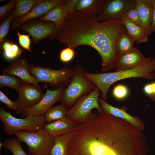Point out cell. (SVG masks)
I'll return each mask as SVG.
<instances>
[{"label":"cell","instance_id":"cell-40","mask_svg":"<svg viewBox=\"0 0 155 155\" xmlns=\"http://www.w3.org/2000/svg\"><path fill=\"white\" fill-rule=\"evenodd\" d=\"M3 147V143L2 142H0V149L1 150L2 148Z\"/></svg>","mask_w":155,"mask_h":155},{"label":"cell","instance_id":"cell-4","mask_svg":"<svg viewBox=\"0 0 155 155\" xmlns=\"http://www.w3.org/2000/svg\"><path fill=\"white\" fill-rule=\"evenodd\" d=\"M0 119L5 133L11 135L21 131H33L44 128L46 124L44 115L28 116L23 118L13 116L3 107H0Z\"/></svg>","mask_w":155,"mask_h":155},{"label":"cell","instance_id":"cell-15","mask_svg":"<svg viewBox=\"0 0 155 155\" xmlns=\"http://www.w3.org/2000/svg\"><path fill=\"white\" fill-rule=\"evenodd\" d=\"M148 59L140 51L134 47L130 51L119 55L115 68L116 71L132 69L141 65Z\"/></svg>","mask_w":155,"mask_h":155},{"label":"cell","instance_id":"cell-12","mask_svg":"<svg viewBox=\"0 0 155 155\" xmlns=\"http://www.w3.org/2000/svg\"><path fill=\"white\" fill-rule=\"evenodd\" d=\"M63 89L62 87L53 90L47 89L41 100L36 104L24 110L21 115L28 116L44 115L55 103L61 100Z\"/></svg>","mask_w":155,"mask_h":155},{"label":"cell","instance_id":"cell-7","mask_svg":"<svg viewBox=\"0 0 155 155\" xmlns=\"http://www.w3.org/2000/svg\"><path fill=\"white\" fill-rule=\"evenodd\" d=\"M100 94V90L96 87L90 93L79 98L74 105L68 110L67 117L78 124L93 118L96 115L92 113L93 109L96 108L99 112L102 111L99 102Z\"/></svg>","mask_w":155,"mask_h":155},{"label":"cell","instance_id":"cell-14","mask_svg":"<svg viewBox=\"0 0 155 155\" xmlns=\"http://www.w3.org/2000/svg\"><path fill=\"white\" fill-rule=\"evenodd\" d=\"M29 64L26 59L21 58L12 62L7 67L4 69L2 73L18 77L26 83L38 85L39 82L37 78L31 75Z\"/></svg>","mask_w":155,"mask_h":155},{"label":"cell","instance_id":"cell-22","mask_svg":"<svg viewBox=\"0 0 155 155\" xmlns=\"http://www.w3.org/2000/svg\"><path fill=\"white\" fill-rule=\"evenodd\" d=\"M72 134V132L54 137V143L49 154L67 155L68 143Z\"/></svg>","mask_w":155,"mask_h":155},{"label":"cell","instance_id":"cell-33","mask_svg":"<svg viewBox=\"0 0 155 155\" xmlns=\"http://www.w3.org/2000/svg\"><path fill=\"white\" fill-rule=\"evenodd\" d=\"M124 16L133 23L144 29L139 14L135 7L128 10Z\"/></svg>","mask_w":155,"mask_h":155},{"label":"cell","instance_id":"cell-38","mask_svg":"<svg viewBox=\"0 0 155 155\" xmlns=\"http://www.w3.org/2000/svg\"><path fill=\"white\" fill-rule=\"evenodd\" d=\"M154 7L152 18L151 27V32H155V0H150Z\"/></svg>","mask_w":155,"mask_h":155},{"label":"cell","instance_id":"cell-36","mask_svg":"<svg viewBox=\"0 0 155 155\" xmlns=\"http://www.w3.org/2000/svg\"><path fill=\"white\" fill-rule=\"evenodd\" d=\"M78 1V0H65L67 9V16L74 13Z\"/></svg>","mask_w":155,"mask_h":155},{"label":"cell","instance_id":"cell-35","mask_svg":"<svg viewBox=\"0 0 155 155\" xmlns=\"http://www.w3.org/2000/svg\"><path fill=\"white\" fill-rule=\"evenodd\" d=\"M0 101L5 104L7 107L16 111L17 108V104L16 102L10 100L1 91H0Z\"/></svg>","mask_w":155,"mask_h":155},{"label":"cell","instance_id":"cell-24","mask_svg":"<svg viewBox=\"0 0 155 155\" xmlns=\"http://www.w3.org/2000/svg\"><path fill=\"white\" fill-rule=\"evenodd\" d=\"M40 0H17L13 13V21L27 14Z\"/></svg>","mask_w":155,"mask_h":155},{"label":"cell","instance_id":"cell-20","mask_svg":"<svg viewBox=\"0 0 155 155\" xmlns=\"http://www.w3.org/2000/svg\"><path fill=\"white\" fill-rule=\"evenodd\" d=\"M67 16V9L65 0L61 4L54 7L43 16L40 20L53 22L58 30L63 26Z\"/></svg>","mask_w":155,"mask_h":155},{"label":"cell","instance_id":"cell-39","mask_svg":"<svg viewBox=\"0 0 155 155\" xmlns=\"http://www.w3.org/2000/svg\"><path fill=\"white\" fill-rule=\"evenodd\" d=\"M152 100L155 104V95L149 97Z\"/></svg>","mask_w":155,"mask_h":155},{"label":"cell","instance_id":"cell-2","mask_svg":"<svg viewBox=\"0 0 155 155\" xmlns=\"http://www.w3.org/2000/svg\"><path fill=\"white\" fill-rule=\"evenodd\" d=\"M96 16L73 14L67 16L55 39L67 47L91 46L100 55L102 71L115 68L119 55L116 43L119 34L125 29L121 19L100 22Z\"/></svg>","mask_w":155,"mask_h":155},{"label":"cell","instance_id":"cell-1","mask_svg":"<svg viewBox=\"0 0 155 155\" xmlns=\"http://www.w3.org/2000/svg\"><path fill=\"white\" fill-rule=\"evenodd\" d=\"M73 136L88 155H147L141 131L104 112L78 124Z\"/></svg>","mask_w":155,"mask_h":155},{"label":"cell","instance_id":"cell-29","mask_svg":"<svg viewBox=\"0 0 155 155\" xmlns=\"http://www.w3.org/2000/svg\"><path fill=\"white\" fill-rule=\"evenodd\" d=\"M13 12L7 16L0 24V45L7 35L13 21Z\"/></svg>","mask_w":155,"mask_h":155},{"label":"cell","instance_id":"cell-21","mask_svg":"<svg viewBox=\"0 0 155 155\" xmlns=\"http://www.w3.org/2000/svg\"><path fill=\"white\" fill-rule=\"evenodd\" d=\"M121 21L134 42L138 44L147 41L150 35L144 29L133 23L125 16L121 19Z\"/></svg>","mask_w":155,"mask_h":155},{"label":"cell","instance_id":"cell-18","mask_svg":"<svg viewBox=\"0 0 155 155\" xmlns=\"http://www.w3.org/2000/svg\"><path fill=\"white\" fill-rule=\"evenodd\" d=\"M136 9L143 27L150 35L151 27L154 11V6L150 0H135Z\"/></svg>","mask_w":155,"mask_h":155},{"label":"cell","instance_id":"cell-41","mask_svg":"<svg viewBox=\"0 0 155 155\" xmlns=\"http://www.w3.org/2000/svg\"><path fill=\"white\" fill-rule=\"evenodd\" d=\"M44 155H50L49 154H45Z\"/></svg>","mask_w":155,"mask_h":155},{"label":"cell","instance_id":"cell-19","mask_svg":"<svg viewBox=\"0 0 155 155\" xmlns=\"http://www.w3.org/2000/svg\"><path fill=\"white\" fill-rule=\"evenodd\" d=\"M105 1V0H78L74 14L97 16L102 10Z\"/></svg>","mask_w":155,"mask_h":155},{"label":"cell","instance_id":"cell-17","mask_svg":"<svg viewBox=\"0 0 155 155\" xmlns=\"http://www.w3.org/2000/svg\"><path fill=\"white\" fill-rule=\"evenodd\" d=\"M78 125L66 116L63 119L46 123L44 128L54 138L73 132Z\"/></svg>","mask_w":155,"mask_h":155},{"label":"cell","instance_id":"cell-30","mask_svg":"<svg viewBox=\"0 0 155 155\" xmlns=\"http://www.w3.org/2000/svg\"><path fill=\"white\" fill-rule=\"evenodd\" d=\"M16 0H11L5 5L0 7V23L13 12L16 6Z\"/></svg>","mask_w":155,"mask_h":155},{"label":"cell","instance_id":"cell-13","mask_svg":"<svg viewBox=\"0 0 155 155\" xmlns=\"http://www.w3.org/2000/svg\"><path fill=\"white\" fill-rule=\"evenodd\" d=\"M64 0H40L31 10L25 16L12 21L10 27L11 30L31 20L39 18L51 9L62 3Z\"/></svg>","mask_w":155,"mask_h":155},{"label":"cell","instance_id":"cell-6","mask_svg":"<svg viewBox=\"0 0 155 155\" xmlns=\"http://www.w3.org/2000/svg\"><path fill=\"white\" fill-rule=\"evenodd\" d=\"M14 135L20 142L27 145L29 155L49 154L54 143V138L44 128L33 131H20Z\"/></svg>","mask_w":155,"mask_h":155},{"label":"cell","instance_id":"cell-32","mask_svg":"<svg viewBox=\"0 0 155 155\" xmlns=\"http://www.w3.org/2000/svg\"><path fill=\"white\" fill-rule=\"evenodd\" d=\"M75 48L67 47L62 49L60 53V59L63 63H68L71 61L75 54Z\"/></svg>","mask_w":155,"mask_h":155},{"label":"cell","instance_id":"cell-9","mask_svg":"<svg viewBox=\"0 0 155 155\" xmlns=\"http://www.w3.org/2000/svg\"><path fill=\"white\" fill-rule=\"evenodd\" d=\"M17 28L27 32L31 37L34 44L44 39H55L58 30L53 22L39 18L28 20Z\"/></svg>","mask_w":155,"mask_h":155},{"label":"cell","instance_id":"cell-37","mask_svg":"<svg viewBox=\"0 0 155 155\" xmlns=\"http://www.w3.org/2000/svg\"><path fill=\"white\" fill-rule=\"evenodd\" d=\"M143 90L148 97L155 95V82L145 85L144 87Z\"/></svg>","mask_w":155,"mask_h":155},{"label":"cell","instance_id":"cell-11","mask_svg":"<svg viewBox=\"0 0 155 155\" xmlns=\"http://www.w3.org/2000/svg\"><path fill=\"white\" fill-rule=\"evenodd\" d=\"M18 96L16 101V112L21 114L25 109L36 104L41 100L44 94L38 85L25 83L18 91Z\"/></svg>","mask_w":155,"mask_h":155},{"label":"cell","instance_id":"cell-5","mask_svg":"<svg viewBox=\"0 0 155 155\" xmlns=\"http://www.w3.org/2000/svg\"><path fill=\"white\" fill-rule=\"evenodd\" d=\"M74 73L67 87L63 90L60 100L61 104L66 108L72 107L83 96L91 92L96 87L93 83L83 75V70L77 65Z\"/></svg>","mask_w":155,"mask_h":155},{"label":"cell","instance_id":"cell-26","mask_svg":"<svg viewBox=\"0 0 155 155\" xmlns=\"http://www.w3.org/2000/svg\"><path fill=\"white\" fill-rule=\"evenodd\" d=\"M0 47L3 51L5 57L8 60L14 59L20 55L23 52V51L17 44L5 39Z\"/></svg>","mask_w":155,"mask_h":155},{"label":"cell","instance_id":"cell-25","mask_svg":"<svg viewBox=\"0 0 155 155\" xmlns=\"http://www.w3.org/2000/svg\"><path fill=\"white\" fill-rule=\"evenodd\" d=\"M67 108L62 104L51 107L44 115L46 122L50 123L65 117L68 112Z\"/></svg>","mask_w":155,"mask_h":155},{"label":"cell","instance_id":"cell-16","mask_svg":"<svg viewBox=\"0 0 155 155\" xmlns=\"http://www.w3.org/2000/svg\"><path fill=\"white\" fill-rule=\"evenodd\" d=\"M99 102L102 110L111 115L126 121L140 128L144 129V125L137 117L132 116L123 108L113 106L107 103L102 98H99Z\"/></svg>","mask_w":155,"mask_h":155},{"label":"cell","instance_id":"cell-23","mask_svg":"<svg viewBox=\"0 0 155 155\" xmlns=\"http://www.w3.org/2000/svg\"><path fill=\"white\" fill-rule=\"evenodd\" d=\"M134 41L129 35L126 28L118 36L116 41V46L119 55L127 53L134 47Z\"/></svg>","mask_w":155,"mask_h":155},{"label":"cell","instance_id":"cell-27","mask_svg":"<svg viewBox=\"0 0 155 155\" xmlns=\"http://www.w3.org/2000/svg\"><path fill=\"white\" fill-rule=\"evenodd\" d=\"M25 83L20 79L17 78L13 75L3 74L0 75V88L7 87L18 91Z\"/></svg>","mask_w":155,"mask_h":155},{"label":"cell","instance_id":"cell-31","mask_svg":"<svg viewBox=\"0 0 155 155\" xmlns=\"http://www.w3.org/2000/svg\"><path fill=\"white\" fill-rule=\"evenodd\" d=\"M112 93L115 98L119 100H121L126 98L128 96L129 90L126 86L120 84L114 87Z\"/></svg>","mask_w":155,"mask_h":155},{"label":"cell","instance_id":"cell-8","mask_svg":"<svg viewBox=\"0 0 155 155\" xmlns=\"http://www.w3.org/2000/svg\"><path fill=\"white\" fill-rule=\"evenodd\" d=\"M31 73L39 82L47 83L58 88L65 86L70 81L75 71V68L65 67L60 69H53L39 65H30Z\"/></svg>","mask_w":155,"mask_h":155},{"label":"cell","instance_id":"cell-34","mask_svg":"<svg viewBox=\"0 0 155 155\" xmlns=\"http://www.w3.org/2000/svg\"><path fill=\"white\" fill-rule=\"evenodd\" d=\"M17 35L18 36L19 42L20 45L25 50L31 52L30 49L31 41L29 34H23L20 33L18 29Z\"/></svg>","mask_w":155,"mask_h":155},{"label":"cell","instance_id":"cell-3","mask_svg":"<svg viewBox=\"0 0 155 155\" xmlns=\"http://www.w3.org/2000/svg\"><path fill=\"white\" fill-rule=\"evenodd\" d=\"M82 73L84 77L99 89L102 98L106 101L109 88L118 81L131 78L155 79V57H148L144 63L132 69L101 73H92L83 71Z\"/></svg>","mask_w":155,"mask_h":155},{"label":"cell","instance_id":"cell-10","mask_svg":"<svg viewBox=\"0 0 155 155\" xmlns=\"http://www.w3.org/2000/svg\"><path fill=\"white\" fill-rule=\"evenodd\" d=\"M135 0H105L102 8L96 16L98 21L121 19L130 9L135 7Z\"/></svg>","mask_w":155,"mask_h":155},{"label":"cell","instance_id":"cell-28","mask_svg":"<svg viewBox=\"0 0 155 155\" xmlns=\"http://www.w3.org/2000/svg\"><path fill=\"white\" fill-rule=\"evenodd\" d=\"M16 138H7L2 142L3 148L10 150L13 155H28L23 150Z\"/></svg>","mask_w":155,"mask_h":155}]
</instances>
